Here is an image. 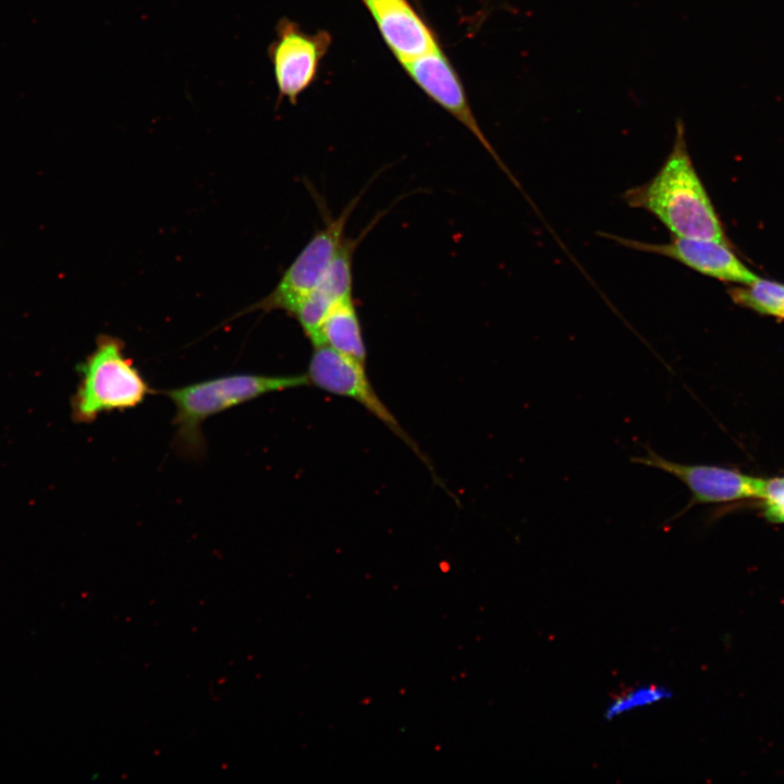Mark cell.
Masks as SVG:
<instances>
[{
    "label": "cell",
    "mask_w": 784,
    "mask_h": 784,
    "mask_svg": "<svg viewBox=\"0 0 784 784\" xmlns=\"http://www.w3.org/2000/svg\"><path fill=\"white\" fill-rule=\"evenodd\" d=\"M320 345H327L338 353L366 365L367 350L353 297L339 301L332 306L319 332V341L316 346Z\"/></svg>",
    "instance_id": "11"
},
{
    "label": "cell",
    "mask_w": 784,
    "mask_h": 784,
    "mask_svg": "<svg viewBox=\"0 0 784 784\" xmlns=\"http://www.w3.org/2000/svg\"><path fill=\"white\" fill-rule=\"evenodd\" d=\"M413 81L438 105L452 114L479 140L499 168L516 186L514 175L501 160L482 133L467 100L460 77L439 46L431 51L402 63Z\"/></svg>",
    "instance_id": "8"
},
{
    "label": "cell",
    "mask_w": 784,
    "mask_h": 784,
    "mask_svg": "<svg viewBox=\"0 0 784 784\" xmlns=\"http://www.w3.org/2000/svg\"><path fill=\"white\" fill-rule=\"evenodd\" d=\"M632 208L654 216L676 237L727 243L723 225L691 161L682 119L675 122L672 149L648 182L623 194Z\"/></svg>",
    "instance_id": "1"
},
{
    "label": "cell",
    "mask_w": 784,
    "mask_h": 784,
    "mask_svg": "<svg viewBox=\"0 0 784 784\" xmlns=\"http://www.w3.org/2000/svg\"><path fill=\"white\" fill-rule=\"evenodd\" d=\"M308 383L306 373L294 376L234 373L164 390L163 394L175 407L174 449L185 457L198 460L206 452L201 431L206 419L266 394Z\"/></svg>",
    "instance_id": "2"
},
{
    "label": "cell",
    "mask_w": 784,
    "mask_h": 784,
    "mask_svg": "<svg viewBox=\"0 0 784 784\" xmlns=\"http://www.w3.org/2000/svg\"><path fill=\"white\" fill-rule=\"evenodd\" d=\"M760 500L764 518L770 523L784 524V476L765 479Z\"/></svg>",
    "instance_id": "15"
},
{
    "label": "cell",
    "mask_w": 784,
    "mask_h": 784,
    "mask_svg": "<svg viewBox=\"0 0 784 784\" xmlns=\"http://www.w3.org/2000/svg\"><path fill=\"white\" fill-rule=\"evenodd\" d=\"M672 697L667 687L644 684L625 689L611 699L604 710V718L612 721L626 713L661 703Z\"/></svg>",
    "instance_id": "14"
},
{
    "label": "cell",
    "mask_w": 784,
    "mask_h": 784,
    "mask_svg": "<svg viewBox=\"0 0 784 784\" xmlns=\"http://www.w3.org/2000/svg\"><path fill=\"white\" fill-rule=\"evenodd\" d=\"M372 15L385 44L402 63L438 45L437 39L408 0H360Z\"/></svg>",
    "instance_id": "10"
},
{
    "label": "cell",
    "mask_w": 784,
    "mask_h": 784,
    "mask_svg": "<svg viewBox=\"0 0 784 784\" xmlns=\"http://www.w3.org/2000/svg\"><path fill=\"white\" fill-rule=\"evenodd\" d=\"M381 217V216H380ZM380 217H376L365 230L354 238L342 241L331 266L329 267L321 284L316 289L323 297L335 304L339 301L353 297V257L358 244L377 224Z\"/></svg>",
    "instance_id": "12"
},
{
    "label": "cell",
    "mask_w": 784,
    "mask_h": 784,
    "mask_svg": "<svg viewBox=\"0 0 784 784\" xmlns=\"http://www.w3.org/2000/svg\"><path fill=\"white\" fill-rule=\"evenodd\" d=\"M275 39L268 47L279 101L286 98L292 105L316 78L319 63L328 51V33L308 34L298 24L281 19L275 26Z\"/></svg>",
    "instance_id": "7"
},
{
    "label": "cell",
    "mask_w": 784,
    "mask_h": 784,
    "mask_svg": "<svg viewBox=\"0 0 784 784\" xmlns=\"http://www.w3.org/2000/svg\"><path fill=\"white\" fill-rule=\"evenodd\" d=\"M306 376L309 383L315 387L335 395L352 399L363 405L420 458L426 461L417 444L404 431L376 393L366 373V365L348 358L327 345H320L314 347Z\"/></svg>",
    "instance_id": "6"
},
{
    "label": "cell",
    "mask_w": 784,
    "mask_h": 784,
    "mask_svg": "<svg viewBox=\"0 0 784 784\" xmlns=\"http://www.w3.org/2000/svg\"><path fill=\"white\" fill-rule=\"evenodd\" d=\"M604 236L628 248L671 258L720 281L746 285L759 278L728 244L718 241L673 236L667 243H647L610 234Z\"/></svg>",
    "instance_id": "9"
},
{
    "label": "cell",
    "mask_w": 784,
    "mask_h": 784,
    "mask_svg": "<svg viewBox=\"0 0 784 784\" xmlns=\"http://www.w3.org/2000/svg\"><path fill=\"white\" fill-rule=\"evenodd\" d=\"M644 455L630 457V462L666 473L678 479L690 493L687 505L671 520L688 509L701 504H722L747 499H761L765 478L740 470L705 464H684L669 460L648 445Z\"/></svg>",
    "instance_id": "5"
},
{
    "label": "cell",
    "mask_w": 784,
    "mask_h": 784,
    "mask_svg": "<svg viewBox=\"0 0 784 784\" xmlns=\"http://www.w3.org/2000/svg\"><path fill=\"white\" fill-rule=\"evenodd\" d=\"M734 303L761 315L784 320V284L758 278L750 284L728 290Z\"/></svg>",
    "instance_id": "13"
},
{
    "label": "cell",
    "mask_w": 784,
    "mask_h": 784,
    "mask_svg": "<svg viewBox=\"0 0 784 784\" xmlns=\"http://www.w3.org/2000/svg\"><path fill=\"white\" fill-rule=\"evenodd\" d=\"M79 382L72 399V415L91 422L99 415L137 407L152 391L133 360L124 354L122 340L100 335L95 350L78 367Z\"/></svg>",
    "instance_id": "3"
},
{
    "label": "cell",
    "mask_w": 784,
    "mask_h": 784,
    "mask_svg": "<svg viewBox=\"0 0 784 784\" xmlns=\"http://www.w3.org/2000/svg\"><path fill=\"white\" fill-rule=\"evenodd\" d=\"M360 191L336 217L324 220L295 260L282 275L278 285L250 310H284L293 315L299 304L322 282L331 262L344 240L345 225L362 198Z\"/></svg>",
    "instance_id": "4"
}]
</instances>
